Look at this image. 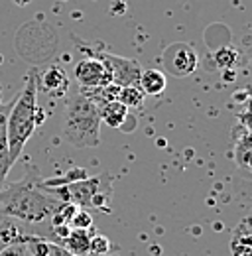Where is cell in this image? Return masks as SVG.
Instances as JSON below:
<instances>
[{
	"instance_id": "5",
	"label": "cell",
	"mask_w": 252,
	"mask_h": 256,
	"mask_svg": "<svg viewBox=\"0 0 252 256\" xmlns=\"http://www.w3.org/2000/svg\"><path fill=\"white\" fill-rule=\"evenodd\" d=\"M98 60L106 67V71L110 75V83H114L118 87H138L142 67L136 60L120 58V56L106 54V52H100Z\"/></svg>"
},
{
	"instance_id": "2",
	"label": "cell",
	"mask_w": 252,
	"mask_h": 256,
	"mask_svg": "<svg viewBox=\"0 0 252 256\" xmlns=\"http://www.w3.org/2000/svg\"><path fill=\"white\" fill-rule=\"evenodd\" d=\"M62 114V132L67 142L77 148H94L100 144L98 102L89 91L77 89L67 93Z\"/></svg>"
},
{
	"instance_id": "20",
	"label": "cell",
	"mask_w": 252,
	"mask_h": 256,
	"mask_svg": "<svg viewBox=\"0 0 252 256\" xmlns=\"http://www.w3.org/2000/svg\"><path fill=\"white\" fill-rule=\"evenodd\" d=\"M238 60V54L232 50V48H220L219 52L215 54V62L219 64L220 69H228V67H234Z\"/></svg>"
},
{
	"instance_id": "8",
	"label": "cell",
	"mask_w": 252,
	"mask_h": 256,
	"mask_svg": "<svg viewBox=\"0 0 252 256\" xmlns=\"http://www.w3.org/2000/svg\"><path fill=\"white\" fill-rule=\"evenodd\" d=\"M36 89L48 96H65L69 93V75L60 65H50L42 73L36 69Z\"/></svg>"
},
{
	"instance_id": "22",
	"label": "cell",
	"mask_w": 252,
	"mask_h": 256,
	"mask_svg": "<svg viewBox=\"0 0 252 256\" xmlns=\"http://www.w3.org/2000/svg\"><path fill=\"white\" fill-rule=\"evenodd\" d=\"M24 254H26V242L12 244V246H8L6 250L0 252V256H24Z\"/></svg>"
},
{
	"instance_id": "4",
	"label": "cell",
	"mask_w": 252,
	"mask_h": 256,
	"mask_svg": "<svg viewBox=\"0 0 252 256\" xmlns=\"http://www.w3.org/2000/svg\"><path fill=\"white\" fill-rule=\"evenodd\" d=\"M42 184V182H40ZM62 201H69L79 209H98L108 213L112 203V178L110 174H98L96 178H85L60 188H44Z\"/></svg>"
},
{
	"instance_id": "23",
	"label": "cell",
	"mask_w": 252,
	"mask_h": 256,
	"mask_svg": "<svg viewBox=\"0 0 252 256\" xmlns=\"http://www.w3.org/2000/svg\"><path fill=\"white\" fill-rule=\"evenodd\" d=\"M18 6H26V4H30V0H14Z\"/></svg>"
},
{
	"instance_id": "9",
	"label": "cell",
	"mask_w": 252,
	"mask_h": 256,
	"mask_svg": "<svg viewBox=\"0 0 252 256\" xmlns=\"http://www.w3.org/2000/svg\"><path fill=\"white\" fill-rule=\"evenodd\" d=\"M91 228H71L67 236L62 238V244L65 250H69L73 256H89L91 248Z\"/></svg>"
},
{
	"instance_id": "3",
	"label": "cell",
	"mask_w": 252,
	"mask_h": 256,
	"mask_svg": "<svg viewBox=\"0 0 252 256\" xmlns=\"http://www.w3.org/2000/svg\"><path fill=\"white\" fill-rule=\"evenodd\" d=\"M42 120V112L38 108V89H36V69H32L26 77V83L20 95L12 100L6 112V138L10 160L16 164L24 146L28 144L36 126Z\"/></svg>"
},
{
	"instance_id": "14",
	"label": "cell",
	"mask_w": 252,
	"mask_h": 256,
	"mask_svg": "<svg viewBox=\"0 0 252 256\" xmlns=\"http://www.w3.org/2000/svg\"><path fill=\"white\" fill-rule=\"evenodd\" d=\"M26 252H32V256H73L60 242L48 240L44 236H32L26 242Z\"/></svg>"
},
{
	"instance_id": "7",
	"label": "cell",
	"mask_w": 252,
	"mask_h": 256,
	"mask_svg": "<svg viewBox=\"0 0 252 256\" xmlns=\"http://www.w3.org/2000/svg\"><path fill=\"white\" fill-rule=\"evenodd\" d=\"M73 77H75L79 89H85V91H93V89H98V87L110 83V75L98 58H85V60L77 62L75 69H73Z\"/></svg>"
},
{
	"instance_id": "6",
	"label": "cell",
	"mask_w": 252,
	"mask_h": 256,
	"mask_svg": "<svg viewBox=\"0 0 252 256\" xmlns=\"http://www.w3.org/2000/svg\"><path fill=\"white\" fill-rule=\"evenodd\" d=\"M162 64L168 73L176 77H188L191 73H195L199 60H197V52L189 44H174L164 50Z\"/></svg>"
},
{
	"instance_id": "16",
	"label": "cell",
	"mask_w": 252,
	"mask_h": 256,
	"mask_svg": "<svg viewBox=\"0 0 252 256\" xmlns=\"http://www.w3.org/2000/svg\"><path fill=\"white\" fill-rule=\"evenodd\" d=\"M85 178H89L87 170L75 168V170H69L62 176H56V178H48V180L42 178V188H60V186H67V184H73V182H79Z\"/></svg>"
},
{
	"instance_id": "18",
	"label": "cell",
	"mask_w": 252,
	"mask_h": 256,
	"mask_svg": "<svg viewBox=\"0 0 252 256\" xmlns=\"http://www.w3.org/2000/svg\"><path fill=\"white\" fill-rule=\"evenodd\" d=\"M236 164L248 172L250 170V136L244 134L238 142H236Z\"/></svg>"
},
{
	"instance_id": "24",
	"label": "cell",
	"mask_w": 252,
	"mask_h": 256,
	"mask_svg": "<svg viewBox=\"0 0 252 256\" xmlns=\"http://www.w3.org/2000/svg\"><path fill=\"white\" fill-rule=\"evenodd\" d=\"M0 106H2V85H0Z\"/></svg>"
},
{
	"instance_id": "17",
	"label": "cell",
	"mask_w": 252,
	"mask_h": 256,
	"mask_svg": "<svg viewBox=\"0 0 252 256\" xmlns=\"http://www.w3.org/2000/svg\"><path fill=\"white\" fill-rule=\"evenodd\" d=\"M144 98L146 95L140 91V87H120L116 100L122 102L128 110H138L144 106Z\"/></svg>"
},
{
	"instance_id": "12",
	"label": "cell",
	"mask_w": 252,
	"mask_h": 256,
	"mask_svg": "<svg viewBox=\"0 0 252 256\" xmlns=\"http://www.w3.org/2000/svg\"><path fill=\"white\" fill-rule=\"evenodd\" d=\"M6 112L8 108L0 106V190L6 186V178L14 166V162L10 160V152H8V138H6Z\"/></svg>"
},
{
	"instance_id": "11",
	"label": "cell",
	"mask_w": 252,
	"mask_h": 256,
	"mask_svg": "<svg viewBox=\"0 0 252 256\" xmlns=\"http://www.w3.org/2000/svg\"><path fill=\"white\" fill-rule=\"evenodd\" d=\"M96 100V98H94ZM98 102V114H100V122L108 124L112 128H122L128 116V108L118 100H108V102Z\"/></svg>"
},
{
	"instance_id": "1",
	"label": "cell",
	"mask_w": 252,
	"mask_h": 256,
	"mask_svg": "<svg viewBox=\"0 0 252 256\" xmlns=\"http://www.w3.org/2000/svg\"><path fill=\"white\" fill-rule=\"evenodd\" d=\"M42 176L36 166H28L26 176L0 190V215L24 224H50V219L62 205V199L42 188Z\"/></svg>"
},
{
	"instance_id": "21",
	"label": "cell",
	"mask_w": 252,
	"mask_h": 256,
	"mask_svg": "<svg viewBox=\"0 0 252 256\" xmlns=\"http://www.w3.org/2000/svg\"><path fill=\"white\" fill-rule=\"evenodd\" d=\"M69 226L71 228H91L93 226V217L87 209H77L75 215L69 221Z\"/></svg>"
},
{
	"instance_id": "10",
	"label": "cell",
	"mask_w": 252,
	"mask_h": 256,
	"mask_svg": "<svg viewBox=\"0 0 252 256\" xmlns=\"http://www.w3.org/2000/svg\"><path fill=\"white\" fill-rule=\"evenodd\" d=\"M230 252L232 256H252V230L250 219H242L232 230L230 238Z\"/></svg>"
},
{
	"instance_id": "19",
	"label": "cell",
	"mask_w": 252,
	"mask_h": 256,
	"mask_svg": "<svg viewBox=\"0 0 252 256\" xmlns=\"http://www.w3.org/2000/svg\"><path fill=\"white\" fill-rule=\"evenodd\" d=\"M110 252V240L102 234H93L91 236V248L89 256H104Z\"/></svg>"
},
{
	"instance_id": "13",
	"label": "cell",
	"mask_w": 252,
	"mask_h": 256,
	"mask_svg": "<svg viewBox=\"0 0 252 256\" xmlns=\"http://www.w3.org/2000/svg\"><path fill=\"white\" fill-rule=\"evenodd\" d=\"M32 236H38V234H26L18 228L16 221L12 219H2L0 221V252L6 250L8 246L12 244H18V242H28Z\"/></svg>"
},
{
	"instance_id": "15",
	"label": "cell",
	"mask_w": 252,
	"mask_h": 256,
	"mask_svg": "<svg viewBox=\"0 0 252 256\" xmlns=\"http://www.w3.org/2000/svg\"><path fill=\"white\" fill-rule=\"evenodd\" d=\"M168 79L160 69H146L140 73L138 87L144 95H162L166 91Z\"/></svg>"
}]
</instances>
